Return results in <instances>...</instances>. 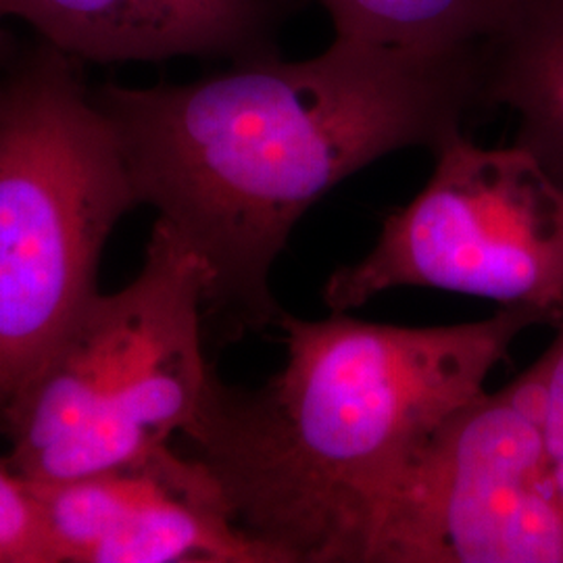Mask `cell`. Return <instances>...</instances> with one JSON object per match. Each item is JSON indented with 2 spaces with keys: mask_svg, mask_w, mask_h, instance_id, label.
Here are the masks:
<instances>
[{
  "mask_svg": "<svg viewBox=\"0 0 563 563\" xmlns=\"http://www.w3.org/2000/svg\"><path fill=\"white\" fill-rule=\"evenodd\" d=\"M74 60L41 41L0 65V416L99 292L102 249L139 207Z\"/></svg>",
  "mask_w": 563,
  "mask_h": 563,
  "instance_id": "4",
  "label": "cell"
},
{
  "mask_svg": "<svg viewBox=\"0 0 563 563\" xmlns=\"http://www.w3.org/2000/svg\"><path fill=\"white\" fill-rule=\"evenodd\" d=\"M207 272L155 223L141 274L97 292L0 416L9 462L65 483L148 460L184 434L213 376L205 357Z\"/></svg>",
  "mask_w": 563,
  "mask_h": 563,
  "instance_id": "3",
  "label": "cell"
},
{
  "mask_svg": "<svg viewBox=\"0 0 563 563\" xmlns=\"http://www.w3.org/2000/svg\"><path fill=\"white\" fill-rule=\"evenodd\" d=\"M95 97L136 205L205 267V328L222 341L278 325L272 272L316 202L393 153H434L484 104L481 51L418 55L336 36L309 59L274 53Z\"/></svg>",
  "mask_w": 563,
  "mask_h": 563,
  "instance_id": "1",
  "label": "cell"
},
{
  "mask_svg": "<svg viewBox=\"0 0 563 563\" xmlns=\"http://www.w3.org/2000/svg\"><path fill=\"white\" fill-rule=\"evenodd\" d=\"M555 341L543 353L547 363V402L544 432L549 451V470L558 499L563 507V313Z\"/></svg>",
  "mask_w": 563,
  "mask_h": 563,
  "instance_id": "12",
  "label": "cell"
},
{
  "mask_svg": "<svg viewBox=\"0 0 563 563\" xmlns=\"http://www.w3.org/2000/svg\"><path fill=\"white\" fill-rule=\"evenodd\" d=\"M292 0H0V20L27 23L42 42L92 63L278 53Z\"/></svg>",
  "mask_w": 563,
  "mask_h": 563,
  "instance_id": "8",
  "label": "cell"
},
{
  "mask_svg": "<svg viewBox=\"0 0 563 563\" xmlns=\"http://www.w3.org/2000/svg\"><path fill=\"white\" fill-rule=\"evenodd\" d=\"M484 104L507 107L514 144L563 186V0H511L481 46Z\"/></svg>",
  "mask_w": 563,
  "mask_h": 563,
  "instance_id": "9",
  "label": "cell"
},
{
  "mask_svg": "<svg viewBox=\"0 0 563 563\" xmlns=\"http://www.w3.org/2000/svg\"><path fill=\"white\" fill-rule=\"evenodd\" d=\"M534 307L407 328L282 313L286 362L257 388L213 372L184 432L242 530L282 563H365L378 514L449 413L484 390Z\"/></svg>",
  "mask_w": 563,
  "mask_h": 563,
  "instance_id": "2",
  "label": "cell"
},
{
  "mask_svg": "<svg viewBox=\"0 0 563 563\" xmlns=\"http://www.w3.org/2000/svg\"><path fill=\"white\" fill-rule=\"evenodd\" d=\"M544 402L539 357L449 413L383 505L365 563H563Z\"/></svg>",
  "mask_w": 563,
  "mask_h": 563,
  "instance_id": "6",
  "label": "cell"
},
{
  "mask_svg": "<svg viewBox=\"0 0 563 563\" xmlns=\"http://www.w3.org/2000/svg\"><path fill=\"white\" fill-rule=\"evenodd\" d=\"M34 486L57 563H282L242 530L209 467L172 444L120 470Z\"/></svg>",
  "mask_w": 563,
  "mask_h": 563,
  "instance_id": "7",
  "label": "cell"
},
{
  "mask_svg": "<svg viewBox=\"0 0 563 563\" xmlns=\"http://www.w3.org/2000/svg\"><path fill=\"white\" fill-rule=\"evenodd\" d=\"M4 63V55H2V46H0V65Z\"/></svg>",
  "mask_w": 563,
  "mask_h": 563,
  "instance_id": "13",
  "label": "cell"
},
{
  "mask_svg": "<svg viewBox=\"0 0 563 563\" xmlns=\"http://www.w3.org/2000/svg\"><path fill=\"white\" fill-rule=\"evenodd\" d=\"M430 180L384 218L374 249L323 284L330 311L393 288H437L563 313V186L526 148L457 134Z\"/></svg>",
  "mask_w": 563,
  "mask_h": 563,
  "instance_id": "5",
  "label": "cell"
},
{
  "mask_svg": "<svg viewBox=\"0 0 563 563\" xmlns=\"http://www.w3.org/2000/svg\"><path fill=\"white\" fill-rule=\"evenodd\" d=\"M334 36L418 55L481 51L511 0H316Z\"/></svg>",
  "mask_w": 563,
  "mask_h": 563,
  "instance_id": "10",
  "label": "cell"
},
{
  "mask_svg": "<svg viewBox=\"0 0 563 563\" xmlns=\"http://www.w3.org/2000/svg\"><path fill=\"white\" fill-rule=\"evenodd\" d=\"M0 563H57L36 486L0 457Z\"/></svg>",
  "mask_w": 563,
  "mask_h": 563,
  "instance_id": "11",
  "label": "cell"
}]
</instances>
